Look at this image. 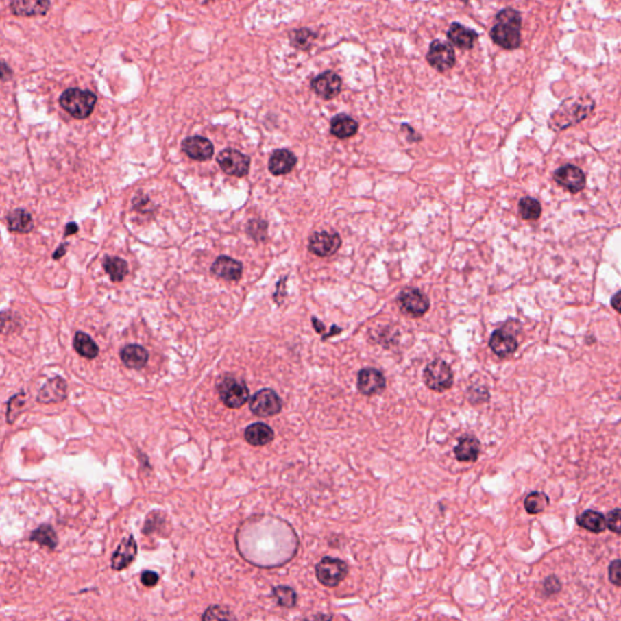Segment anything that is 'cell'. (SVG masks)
<instances>
[{"instance_id":"13","label":"cell","mask_w":621,"mask_h":621,"mask_svg":"<svg viewBox=\"0 0 621 621\" xmlns=\"http://www.w3.org/2000/svg\"><path fill=\"white\" fill-rule=\"evenodd\" d=\"M553 180L572 193H579L586 186V176L581 169L567 164L553 173Z\"/></svg>"},{"instance_id":"39","label":"cell","mask_w":621,"mask_h":621,"mask_svg":"<svg viewBox=\"0 0 621 621\" xmlns=\"http://www.w3.org/2000/svg\"><path fill=\"white\" fill-rule=\"evenodd\" d=\"M232 616L228 614V611L226 608H223L221 605H214V607H210L208 611H206V614H203L202 619L203 620H215V619H231Z\"/></svg>"},{"instance_id":"23","label":"cell","mask_w":621,"mask_h":621,"mask_svg":"<svg viewBox=\"0 0 621 621\" xmlns=\"http://www.w3.org/2000/svg\"><path fill=\"white\" fill-rule=\"evenodd\" d=\"M358 121L353 119L352 117L343 114V113L334 117L332 121H330V132H332V135L340 138V140H345V138L354 136L358 132Z\"/></svg>"},{"instance_id":"26","label":"cell","mask_w":621,"mask_h":621,"mask_svg":"<svg viewBox=\"0 0 621 621\" xmlns=\"http://www.w3.org/2000/svg\"><path fill=\"white\" fill-rule=\"evenodd\" d=\"M6 221L9 230L16 233H29L34 227L32 215L25 209L11 211L10 214L6 216Z\"/></svg>"},{"instance_id":"7","label":"cell","mask_w":621,"mask_h":621,"mask_svg":"<svg viewBox=\"0 0 621 621\" xmlns=\"http://www.w3.org/2000/svg\"><path fill=\"white\" fill-rule=\"evenodd\" d=\"M217 163L223 173L234 178L247 176L250 169V157L234 148H226L217 154Z\"/></svg>"},{"instance_id":"22","label":"cell","mask_w":621,"mask_h":621,"mask_svg":"<svg viewBox=\"0 0 621 621\" xmlns=\"http://www.w3.org/2000/svg\"><path fill=\"white\" fill-rule=\"evenodd\" d=\"M297 163V158L289 149H277L272 153L269 162V170L276 176L289 174Z\"/></svg>"},{"instance_id":"11","label":"cell","mask_w":621,"mask_h":621,"mask_svg":"<svg viewBox=\"0 0 621 621\" xmlns=\"http://www.w3.org/2000/svg\"><path fill=\"white\" fill-rule=\"evenodd\" d=\"M343 241L339 233L315 232L310 237L308 250L319 258H329L339 252Z\"/></svg>"},{"instance_id":"9","label":"cell","mask_w":621,"mask_h":621,"mask_svg":"<svg viewBox=\"0 0 621 621\" xmlns=\"http://www.w3.org/2000/svg\"><path fill=\"white\" fill-rule=\"evenodd\" d=\"M348 572V564L337 558L324 557L316 567L317 578L328 587H335L340 584Z\"/></svg>"},{"instance_id":"38","label":"cell","mask_w":621,"mask_h":621,"mask_svg":"<svg viewBox=\"0 0 621 621\" xmlns=\"http://www.w3.org/2000/svg\"><path fill=\"white\" fill-rule=\"evenodd\" d=\"M165 523V517L163 513L157 512V513H151L145 521V526L143 528V533L145 535H149L153 532L158 531L159 526H164Z\"/></svg>"},{"instance_id":"41","label":"cell","mask_w":621,"mask_h":621,"mask_svg":"<svg viewBox=\"0 0 621 621\" xmlns=\"http://www.w3.org/2000/svg\"><path fill=\"white\" fill-rule=\"evenodd\" d=\"M609 581L621 587V559H616L609 564Z\"/></svg>"},{"instance_id":"5","label":"cell","mask_w":621,"mask_h":621,"mask_svg":"<svg viewBox=\"0 0 621 621\" xmlns=\"http://www.w3.org/2000/svg\"><path fill=\"white\" fill-rule=\"evenodd\" d=\"M397 302H398L400 310L406 316L413 317V318L424 316L427 310H430V306H431L430 299L422 293V290L411 288V287H408L400 291Z\"/></svg>"},{"instance_id":"12","label":"cell","mask_w":621,"mask_h":621,"mask_svg":"<svg viewBox=\"0 0 621 621\" xmlns=\"http://www.w3.org/2000/svg\"><path fill=\"white\" fill-rule=\"evenodd\" d=\"M310 88L323 100H332L340 95L343 89V80L339 74L327 71L318 74L310 82Z\"/></svg>"},{"instance_id":"28","label":"cell","mask_w":621,"mask_h":621,"mask_svg":"<svg viewBox=\"0 0 621 621\" xmlns=\"http://www.w3.org/2000/svg\"><path fill=\"white\" fill-rule=\"evenodd\" d=\"M73 346L78 354L84 358H96L100 352V348L96 345L95 341L83 332H78L74 335Z\"/></svg>"},{"instance_id":"43","label":"cell","mask_w":621,"mask_h":621,"mask_svg":"<svg viewBox=\"0 0 621 621\" xmlns=\"http://www.w3.org/2000/svg\"><path fill=\"white\" fill-rule=\"evenodd\" d=\"M544 586H545V589L548 594H556L559 589H561V583L559 580L556 578V576H550L548 579L545 580L544 583Z\"/></svg>"},{"instance_id":"42","label":"cell","mask_w":621,"mask_h":621,"mask_svg":"<svg viewBox=\"0 0 621 621\" xmlns=\"http://www.w3.org/2000/svg\"><path fill=\"white\" fill-rule=\"evenodd\" d=\"M159 581V575L156 573V572H152V570H145L143 574H141V583H143L145 586L147 587H153L156 585L158 584Z\"/></svg>"},{"instance_id":"32","label":"cell","mask_w":621,"mask_h":621,"mask_svg":"<svg viewBox=\"0 0 621 621\" xmlns=\"http://www.w3.org/2000/svg\"><path fill=\"white\" fill-rule=\"evenodd\" d=\"M290 42L291 45L300 50H310L316 39V33L312 32L310 28H299L290 32Z\"/></svg>"},{"instance_id":"35","label":"cell","mask_w":621,"mask_h":621,"mask_svg":"<svg viewBox=\"0 0 621 621\" xmlns=\"http://www.w3.org/2000/svg\"><path fill=\"white\" fill-rule=\"evenodd\" d=\"M274 598L277 600L279 605L285 608H293L296 605L297 596L291 587L288 586H277L273 589Z\"/></svg>"},{"instance_id":"48","label":"cell","mask_w":621,"mask_h":621,"mask_svg":"<svg viewBox=\"0 0 621 621\" xmlns=\"http://www.w3.org/2000/svg\"><path fill=\"white\" fill-rule=\"evenodd\" d=\"M9 74H11V69L6 66L5 62H3V69H1V78H3V80H9L11 77Z\"/></svg>"},{"instance_id":"47","label":"cell","mask_w":621,"mask_h":621,"mask_svg":"<svg viewBox=\"0 0 621 621\" xmlns=\"http://www.w3.org/2000/svg\"><path fill=\"white\" fill-rule=\"evenodd\" d=\"M312 323H313V328H315V330H316L317 332H319V334H323V332H324V330H326V328H324V326H323V324H321V321H318V319H317V318H315V317H313V318H312Z\"/></svg>"},{"instance_id":"40","label":"cell","mask_w":621,"mask_h":621,"mask_svg":"<svg viewBox=\"0 0 621 621\" xmlns=\"http://www.w3.org/2000/svg\"><path fill=\"white\" fill-rule=\"evenodd\" d=\"M605 521H607V528H609L611 532L621 534V509L611 511L605 518Z\"/></svg>"},{"instance_id":"19","label":"cell","mask_w":621,"mask_h":621,"mask_svg":"<svg viewBox=\"0 0 621 621\" xmlns=\"http://www.w3.org/2000/svg\"><path fill=\"white\" fill-rule=\"evenodd\" d=\"M448 40L454 44L455 47L463 50H471L474 48V42L478 39V33L470 29L467 27L463 26L459 22H454L449 27L447 32Z\"/></svg>"},{"instance_id":"30","label":"cell","mask_w":621,"mask_h":621,"mask_svg":"<svg viewBox=\"0 0 621 621\" xmlns=\"http://www.w3.org/2000/svg\"><path fill=\"white\" fill-rule=\"evenodd\" d=\"M103 269H105L106 273L110 276L112 282L114 283H119L123 279L125 278L127 272H129V269H127V261H124L123 258H114V256H106L103 258Z\"/></svg>"},{"instance_id":"34","label":"cell","mask_w":621,"mask_h":621,"mask_svg":"<svg viewBox=\"0 0 621 621\" xmlns=\"http://www.w3.org/2000/svg\"><path fill=\"white\" fill-rule=\"evenodd\" d=\"M550 499L548 495L541 491H533L528 495L524 500V509L531 515L541 513L548 507Z\"/></svg>"},{"instance_id":"21","label":"cell","mask_w":621,"mask_h":621,"mask_svg":"<svg viewBox=\"0 0 621 621\" xmlns=\"http://www.w3.org/2000/svg\"><path fill=\"white\" fill-rule=\"evenodd\" d=\"M489 346L496 356L505 358V357L511 356L512 353L516 352L518 343H517L516 337L511 335L510 332H506L504 329H499L491 334Z\"/></svg>"},{"instance_id":"2","label":"cell","mask_w":621,"mask_h":621,"mask_svg":"<svg viewBox=\"0 0 621 621\" xmlns=\"http://www.w3.org/2000/svg\"><path fill=\"white\" fill-rule=\"evenodd\" d=\"M494 26L490 29L491 40L505 50H516L522 42V15L520 11L505 8L495 17Z\"/></svg>"},{"instance_id":"44","label":"cell","mask_w":621,"mask_h":621,"mask_svg":"<svg viewBox=\"0 0 621 621\" xmlns=\"http://www.w3.org/2000/svg\"><path fill=\"white\" fill-rule=\"evenodd\" d=\"M80 231V227L75 223V222H69L66 225V230H64V237H69V236H72V234H75L77 232Z\"/></svg>"},{"instance_id":"27","label":"cell","mask_w":621,"mask_h":621,"mask_svg":"<svg viewBox=\"0 0 621 621\" xmlns=\"http://www.w3.org/2000/svg\"><path fill=\"white\" fill-rule=\"evenodd\" d=\"M479 452H480V443L478 439L467 436V437L460 439V442L455 448V456L459 461L469 463V461H476L478 459Z\"/></svg>"},{"instance_id":"36","label":"cell","mask_w":621,"mask_h":621,"mask_svg":"<svg viewBox=\"0 0 621 621\" xmlns=\"http://www.w3.org/2000/svg\"><path fill=\"white\" fill-rule=\"evenodd\" d=\"M23 406H25V398H23V393H19V395H14L9 403H8V411H6V420L9 424H14L15 420H16L19 415L21 414L22 411H23Z\"/></svg>"},{"instance_id":"10","label":"cell","mask_w":621,"mask_h":621,"mask_svg":"<svg viewBox=\"0 0 621 621\" xmlns=\"http://www.w3.org/2000/svg\"><path fill=\"white\" fill-rule=\"evenodd\" d=\"M282 400L271 389L258 391L250 400V411L260 417L277 415L282 411Z\"/></svg>"},{"instance_id":"33","label":"cell","mask_w":621,"mask_h":621,"mask_svg":"<svg viewBox=\"0 0 621 621\" xmlns=\"http://www.w3.org/2000/svg\"><path fill=\"white\" fill-rule=\"evenodd\" d=\"M518 210L523 220L533 221L541 216V204L532 197H524L518 203Z\"/></svg>"},{"instance_id":"17","label":"cell","mask_w":621,"mask_h":621,"mask_svg":"<svg viewBox=\"0 0 621 621\" xmlns=\"http://www.w3.org/2000/svg\"><path fill=\"white\" fill-rule=\"evenodd\" d=\"M357 386L362 395H375L384 390L385 386H386V379H385L384 374L378 369H362L359 372Z\"/></svg>"},{"instance_id":"6","label":"cell","mask_w":621,"mask_h":621,"mask_svg":"<svg viewBox=\"0 0 621 621\" xmlns=\"http://www.w3.org/2000/svg\"><path fill=\"white\" fill-rule=\"evenodd\" d=\"M424 380L428 389L437 392L447 391L453 385V372L442 359L432 361L424 370Z\"/></svg>"},{"instance_id":"37","label":"cell","mask_w":621,"mask_h":621,"mask_svg":"<svg viewBox=\"0 0 621 621\" xmlns=\"http://www.w3.org/2000/svg\"><path fill=\"white\" fill-rule=\"evenodd\" d=\"M247 231L250 237L255 241H265L267 236V222L263 220H250L247 223Z\"/></svg>"},{"instance_id":"20","label":"cell","mask_w":621,"mask_h":621,"mask_svg":"<svg viewBox=\"0 0 621 621\" xmlns=\"http://www.w3.org/2000/svg\"><path fill=\"white\" fill-rule=\"evenodd\" d=\"M211 273L226 280H239L243 274V265L230 256H219L211 266Z\"/></svg>"},{"instance_id":"29","label":"cell","mask_w":621,"mask_h":621,"mask_svg":"<svg viewBox=\"0 0 621 621\" xmlns=\"http://www.w3.org/2000/svg\"><path fill=\"white\" fill-rule=\"evenodd\" d=\"M578 524L592 533L605 532L607 528L605 517L597 511L587 510L578 517Z\"/></svg>"},{"instance_id":"18","label":"cell","mask_w":621,"mask_h":621,"mask_svg":"<svg viewBox=\"0 0 621 621\" xmlns=\"http://www.w3.org/2000/svg\"><path fill=\"white\" fill-rule=\"evenodd\" d=\"M67 398V384L62 378H53L42 386L37 395L42 404H53Z\"/></svg>"},{"instance_id":"15","label":"cell","mask_w":621,"mask_h":621,"mask_svg":"<svg viewBox=\"0 0 621 621\" xmlns=\"http://www.w3.org/2000/svg\"><path fill=\"white\" fill-rule=\"evenodd\" d=\"M51 6L50 0H11V12L19 17H36L47 15Z\"/></svg>"},{"instance_id":"25","label":"cell","mask_w":621,"mask_h":621,"mask_svg":"<svg viewBox=\"0 0 621 621\" xmlns=\"http://www.w3.org/2000/svg\"><path fill=\"white\" fill-rule=\"evenodd\" d=\"M244 437L249 444L255 447H263L272 442L274 438V432L269 425L263 422H256L247 427L244 432Z\"/></svg>"},{"instance_id":"1","label":"cell","mask_w":621,"mask_h":621,"mask_svg":"<svg viewBox=\"0 0 621 621\" xmlns=\"http://www.w3.org/2000/svg\"><path fill=\"white\" fill-rule=\"evenodd\" d=\"M595 101L587 95L569 97L563 101L548 119V127L553 132H562L579 124L595 110Z\"/></svg>"},{"instance_id":"3","label":"cell","mask_w":621,"mask_h":621,"mask_svg":"<svg viewBox=\"0 0 621 621\" xmlns=\"http://www.w3.org/2000/svg\"><path fill=\"white\" fill-rule=\"evenodd\" d=\"M97 96L90 90L71 88L60 96V105L75 119H85L94 112Z\"/></svg>"},{"instance_id":"16","label":"cell","mask_w":621,"mask_h":621,"mask_svg":"<svg viewBox=\"0 0 621 621\" xmlns=\"http://www.w3.org/2000/svg\"><path fill=\"white\" fill-rule=\"evenodd\" d=\"M136 555L137 544L134 537H124L112 556V569L121 572L127 568L135 561Z\"/></svg>"},{"instance_id":"46","label":"cell","mask_w":621,"mask_h":621,"mask_svg":"<svg viewBox=\"0 0 621 621\" xmlns=\"http://www.w3.org/2000/svg\"><path fill=\"white\" fill-rule=\"evenodd\" d=\"M66 252H67V244H66V243H64V244H61V245L58 247V250H56V252L53 253V260H58V258H62L64 254H66Z\"/></svg>"},{"instance_id":"14","label":"cell","mask_w":621,"mask_h":621,"mask_svg":"<svg viewBox=\"0 0 621 621\" xmlns=\"http://www.w3.org/2000/svg\"><path fill=\"white\" fill-rule=\"evenodd\" d=\"M182 151L190 158L204 162L214 156V145L206 137L191 136L182 141Z\"/></svg>"},{"instance_id":"24","label":"cell","mask_w":621,"mask_h":621,"mask_svg":"<svg viewBox=\"0 0 621 621\" xmlns=\"http://www.w3.org/2000/svg\"><path fill=\"white\" fill-rule=\"evenodd\" d=\"M149 354L146 348L140 345H127L121 351V362L130 369H143L147 364Z\"/></svg>"},{"instance_id":"31","label":"cell","mask_w":621,"mask_h":621,"mask_svg":"<svg viewBox=\"0 0 621 621\" xmlns=\"http://www.w3.org/2000/svg\"><path fill=\"white\" fill-rule=\"evenodd\" d=\"M29 540L37 542L40 546H45L51 550L56 548L58 544L56 532L53 531V526L50 524H42V526H38L37 529L32 533Z\"/></svg>"},{"instance_id":"4","label":"cell","mask_w":621,"mask_h":621,"mask_svg":"<svg viewBox=\"0 0 621 621\" xmlns=\"http://www.w3.org/2000/svg\"><path fill=\"white\" fill-rule=\"evenodd\" d=\"M217 391L222 403L232 409L241 408L249 400L247 384L234 376H225L217 385Z\"/></svg>"},{"instance_id":"45","label":"cell","mask_w":621,"mask_h":621,"mask_svg":"<svg viewBox=\"0 0 621 621\" xmlns=\"http://www.w3.org/2000/svg\"><path fill=\"white\" fill-rule=\"evenodd\" d=\"M611 307L621 313V291H618L611 300Z\"/></svg>"},{"instance_id":"8","label":"cell","mask_w":621,"mask_h":621,"mask_svg":"<svg viewBox=\"0 0 621 621\" xmlns=\"http://www.w3.org/2000/svg\"><path fill=\"white\" fill-rule=\"evenodd\" d=\"M426 60L428 64L438 72H447L456 64V55L449 42L436 39L430 44Z\"/></svg>"}]
</instances>
